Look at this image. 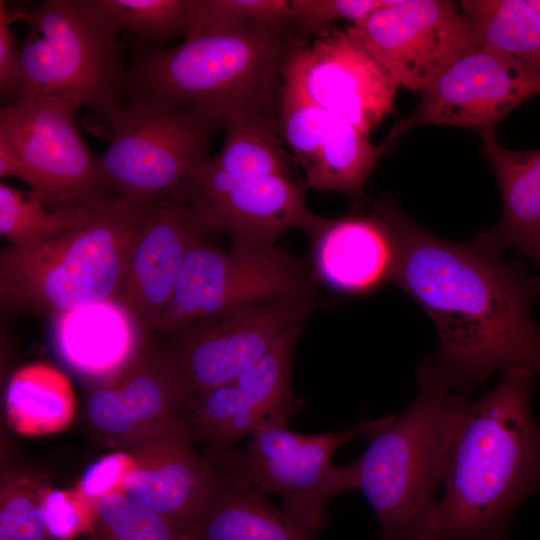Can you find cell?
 <instances>
[{
	"mask_svg": "<svg viewBox=\"0 0 540 540\" xmlns=\"http://www.w3.org/2000/svg\"><path fill=\"white\" fill-rule=\"evenodd\" d=\"M400 239L394 283L433 321L435 364L463 392L493 374L526 369L540 376V332L531 309L540 279L503 259L479 235L471 242L438 238L397 206Z\"/></svg>",
	"mask_w": 540,
	"mask_h": 540,
	"instance_id": "cell-1",
	"label": "cell"
},
{
	"mask_svg": "<svg viewBox=\"0 0 540 540\" xmlns=\"http://www.w3.org/2000/svg\"><path fill=\"white\" fill-rule=\"evenodd\" d=\"M533 377L510 369L483 396H462L428 540H507L514 513L540 492Z\"/></svg>",
	"mask_w": 540,
	"mask_h": 540,
	"instance_id": "cell-2",
	"label": "cell"
},
{
	"mask_svg": "<svg viewBox=\"0 0 540 540\" xmlns=\"http://www.w3.org/2000/svg\"><path fill=\"white\" fill-rule=\"evenodd\" d=\"M297 40L291 27L244 24L194 33L170 48L136 43L122 98L159 101L223 122L275 115L281 69Z\"/></svg>",
	"mask_w": 540,
	"mask_h": 540,
	"instance_id": "cell-3",
	"label": "cell"
},
{
	"mask_svg": "<svg viewBox=\"0 0 540 540\" xmlns=\"http://www.w3.org/2000/svg\"><path fill=\"white\" fill-rule=\"evenodd\" d=\"M168 198L87 202L78 222L58 235L29 247L3 248L1 310L54 317L116 299L141 238Z\"/></svg>",
	"mask_w": 540,
	"mask_h": 540,
	"instance_id": "cell-4",
	"label": "cell"
},
{
	"mask_svg": "<svg viewBox=\"0 0 540 540\" xmlns=\"http://www.w3.org/2000/svg\"><path fill=\"white\" fill-rule=\"evenodd\" d=\"M416 378L412 404L368 434L369 445L358 457V489L378 519V540L428 539L465 394L431 357L418 367Z\"/></svg>",
	"mask_w": 540,
	"mask_h": 540,
	"instance_id": "cell-5",
	"label": "cell"
},
{
	"mask_svg": "<svg viewBox=\"0 0 540 540\" xmlns=\"http://www.w3.org/2000/svg\"><path fill=\"white\" fill-rule=\"evenodd\" d=\"M28 20L11 103L46 96L88 108L91 121L108 139L111 123L123 109L126 66L117 37L76 0L44 1Z\"/></svg>",
	"mask_w": 540,
	"mask_h": 540,
	"instance_id": "cell-6",
	"label": "cell"
},
{
	"mask_svg": "<svg viewBox=\"0 0 540 540\" xmlns=\"http://www.w3.org/2000/svg\"><path fill=\"white\" fill-rule=\"evenodd\" d=\"M295 410L262 421L242 450H205L203 455L233 479L264 493L278 494L281 510L306 530L318 533L327 522L328 501L358 489V458L336 467V451L358 436L378 430L395 415L364 421L340 431L304 435L288 429Z\"/></svg>",
	"mask_w": 540,
	"mask_h": 540,
	"instance_id": "cell-7",
	"label": "cell"
},
{
	"mask_svg": "<svg viewBox=\"0 0 540 540\" xmlns=\"http://www.w3.org/2000/svg\"><path fill=\"white\" fill-rule=\"evenodd\" d=\"M223 123L159 101H130L111 123L108 148L97 156L103 177L124 199H167L211 158L210 142Z\"/></svg>",
	"mask_w": 540,
	"mask_h": 540,
	"instance_id": "cell-8",
	"label": "cell"
},
{
	"mask_svg": "<svg viewBox=\"0 0 540 540\" xmlns=\"http://www.w3.org/2000/svg\"><path fill=\"white\" fill-rule=\"evenodd\" d=\"M312 291L300 262L277 245L222 250L204 238L187 254L169 300L147 333L171 334L244 305L310 299Z\"/></svg>",
	"mask_w": 540,
	"mask_h": 540,
	"instance_id": "cell-9",
	"label": "cell"
},
{
	"mask_svg": "<svg viewBox=\"0 0 540 540\" xmlns=\"http://www.w3.org/2000/svg\"><path fill=\"white\" fill-rule=\"evenodd\" d=\"M74 103L32 97L1 108L0 143L19 160L21 181L50 206H74L117 197L83 141Z\"/></svg>",
	"mask_w": 540,
	"mask_h": 540,
	"instance_id": "cell-10",
	"label": "cell"
},
{
	"mask_svg": "<svg viewBox=\"0 0 540 540\" xmlns=\"http://www.w3.org/2000/svg\"><path fill=\"white\" fill-rule=\"evenodd\" d=\"M281 81L368 134L394 112L400 87L348 28L298 39L282 66Z\"/></svg>",
	"mask_w": 540,
	"mask_h": 540,
	"instance_id": "cell-11",
	"label": "cell"
},
{
	"mask_svg": "<svg viewBox=\"0 0 540 540\" xmlns=\"http://www.w3.org/2000/svg\"><path fill=\"white\" fill-rule=\"evenodd\" d=\"M190 404L166 344L156 345L144 334L134 357L111 379L92 389L86 417L100 438L127 452L188 431Z\"/></svg>",
	"mask_w": 540,
	"mask_h": 540,
	"instance_id": "cell-12",
	"label": "cell"
},
{
	"mask_svg": "<svg viewBox=\"0 0 540 540\" xmlns=\"http://www.w3.org/2000/svg\"><path fill=\"white\" fill-rule=\"evenodd\" d=\"M310 299L244 305L169 334L166 346L191 400L234 381L288 332L303 325Z\"/></svg>",
	"mask_w": 540,
	"mask_h": 540,
	"instance_id": "cell-13",
	"label": "cell"
},
{
	"mask_svg": "<svg viewBox=\"0 0 540 540\" xmlns=\"http://www.w3.org/2000/svg\"><path fill=\"white\" fill-rule=\"evenodd\" d=\"M421 93L413 112L389 130V148L409 130L427 125L464 127L480 135L518 105L540 94V74L488 47L474 44Z\"/></svg>",
	"mask_w": 540,
	"mask_h": 540,
	"instance_id": "cell-14",
	"label": "cell"
},
{
	"mask_svg": "<svg viewBox=\"0 0 540 540\" xmlns=\"http://www.w3.org/2000/svg\"><path fill=\"white\" fill-rule=\"evenodd\" d=\"M306 187L294 175L233 177L211 158L181 186L214 233H226L233 246L275 245L287 230L297 228L311 239L328 218L311 212Z\"/></svg>",
	"mask_w": 540,
	"mask_h": 540,
	"instance_id": "cell-15",
	"label": "cell"
},
{
	"mask_svg": "<svg viewBox=\"0 0 540 540\" xmlns=\"http://www.w3.org/2000/svg\"><path fill=\"white\" fill-rule=\"evenodd\" d=\"M400 87L422 92L475 43L459 4L392 0L348 28Z\"/></svg>",
	"mask_w": 540,
	"mask_h": 540,
	"instance_id": "cell-16",
	"label": "cell"
},
{
	"mask_svg": "<svg viewBox=\"0 0 540 540\" xmlns=\"http://www.w3.org/2000/svg\"><path fill=\"white\" fill-rule=\"evenodd\" d=\"M395 208L385 197L369 213L327 219L311 239L316 277L331 290L350 295L394 283L400 257Z\"/></svg>",
	"mask_w": 540,
	"mask_h": 540,
	"instance_id": "cell-17",
	"label": "cell"
},
{
	"mask_svg": "<svg viewBox=\"0 0 540 540\" xmlns=\"http://www.w3.org/2000/svg\"><path fill=\"white\" fill-rule=\"evenodd\" d=\"M211 234L181 189L168 198L141 238L116 297L143 334L169 300L189 251Z\"/></svg>",
	"mask_w": 540,
	"mask_h": 540,
	"instance_id": "cell-18",
	"label": "cell"
},
{
	"mask_svg": "<svg viewBox=\"0 0 540 540\" xmlns=\"http://www.w3.org/2000/svg\"><path fill=\"white\" fill-rule=\"evenodd\" d=\"M188 431L127 451L131 465L120 491L148 509L192 529L206 501L213 467L193 448Z\"/></svg>",
	"mask_w": 540,
	"mask_h": 540,
	"instance_id": "cell-19",
	"label": "cell"
},
{
	"mask_svg": "<svg viewBox=\"0 0 540 540\" xmlns=\"http://www.w3.org/2000/svg\"><path fill=\"white\" fill-rule=\"evenodd\" d=\"M144 334L116 299L54 316L53 338L61 359L77 374L101 384L137 353Z\"/></svg>",
	"mask_w": 540,
	"mask_h": 540,
	"instance_id": "cell-20",
	"label": "cell"
},
{
	"mask_svg": "<svg viewBox=\"0 0 540 540\" xmlns=\"http://www.w3.org/2000/svg\"><path fill=\"white\" fill-rule=\"evenodd\" d=\"M481 137L483 155L499 184L502 216L479 236L502 251H517L540 267V149H506L495 131Z\"/></svg>",
	"mask_w": 540,
	"mask_h": 540,
	"instance_id": "cell-21",
	"label": "cell"
},
{
	"mask_svg": "<svg viewBox=\"0 0 540 540\" xmlns=\"http://www.w3.org/2000/svg\"><path fill=\"white\" fill-rule=\"evenodd\" d=\"M211 465L212 483L191 540H318L277 509L266 493Z\"/></svg>",
	"mask_w": 540,
	"mask_h": 540,
	"instance_id": "cell-22",
	"label": "cell"
},
{
	"mask_svg": "<svg viewBox=\"0 0 540 540\" xmlns=\"http://www.w3.org/2000/svg\"><path fill=\"white\" fill-rule=\"evenodd\" d=\"M4 404L9 424L23 435L62 431L72 421L76 409L67 377L43 363L22 367L13 374Z\"/></svg>",
	"mask_w": 540,
	"mask_h": 540,
	"instance_id": "cell-23",
	"label": "cell"
},
{
	"mask_svg": "<svg viewBox=\"0 0 540 540\" xmlns=\"http://www.w3.org/2000/svg\"><path fill=\"white\" fill-rule=\"evenodd\" d=\"M300 330L301 327L292 329L232 381L239 396L232 432L235 443L250 436L266 418L284 410L297 411L300 408V401L290 390L291 363Z\"/></svg>",
	"mask_w": 540,
	"mask_h": 540,
	"instance_id": "cell-24",
	"label": "cell"
},
{
	"mask_svg": "<svg viewBox=\"0 0 540 540\" xmlns=\"http://www.w3.org/2000/svg\"><path fill=\"white\" fill-rule=\"evenodd\" d=\"M459 7L474 43L540 74V16L528 0H463Z\"/></svg>",
	"mask_w": 540,
	"mask_h": 540,
	"instance_id": "cell-25",
	"label": "cell"
},
{
	"mask_svg": "<svg viewBox=\"0 0 540 540\" xmlns=\"http://www.w3.org/2000/svg\"><path fill=\"white\" fill-rule=\"evenodd\" d=\"M369 135L336 118L317 154L303 168L305 187L361 198L371 172L389 150L384 143L373 144Z\"/></svg>",
	"mask_w": 540,
	"mask_h": 540,
	"instance_id": "cell-26",
	"label": "cell"
},
{
	"mask_svg": "<svg viewBox=\"0 0 540 540\" xmlns=\"http://www.w3.org/2000/svg\"><path fill=\"white\" fill-rule=\"evenodd\" d=\"M78 6L107 32H127L145 46L164 47L186 39L194 29L196 0H76Z\"/></svg>",
	"mask_w": 540,
	"mask_h": 540,
	"instance_id": "cell-27",
	"label": "cell"
},
{
	"mask_svg": "<svg viewBox=\"0 0 540 540\" xmlns=\"http://www.w3.org/2000/svg\"><path fill=\"white\" fill-rule=\"evenodd\" d=\"M225 138L212 163L233 177L293 175L292 159L278 129L277 115H234L224 120Z\"/></svg>",
	"mask_w": 540,
	"mask_h": 540,
	"instance_id": "cell-28",
	"label": "cell"
},
{
	"mask_svg": "<svg viewBox=\"0 0 540 540\" xmlns=\"http://www.w3.org/2000/svg\"><path fill=\"white\" fill-rule=\"evenodd\" d=\"M84 204L50 206L40 191H21L1 182L0 233L17 248L39 244L76 224Z\"/></svg>",
	"mask_w": 540,
	"mask_h": 540,
	"instance_id": "cell-29",
	"label": "cell"
},
{
	"mask_svg": "<svg viewBox=\"0 0 540 540\" xmlns=\"http://www.w3.org/2000/svg\"><path fill=\"white\" fill-rule=\"evenodd\" d=\"M91 529L99 540H191V529L136 502L124 492L94 501Z\"/></svg>",
	"mask_w": 540,
	"mask_h": 540,
	"instance_id": "cell-30",
	"label": "cell"
},
{
	"mask_svg": "<svg viewBox=\"0 0 540 540\" xmlns=\"http://www.w3.org/2000/svg\"><path fill=\"white\" fill-rule=\"evenodd\" d=\"M336 118L289 85L281 83L278 129L284 144L302 168L315 157Z\"/></svg>",
	"mask_w": 540,
	"mask_h": 540,
	"instance_id": "cell-31",
	"label": "cell"
},
{
	"mask_svg": "<svg viewBox=\"0 0 540 540\" xmlns=\"http://www.w3.org/2000/svg\"><path fill=\"white\" fill-rule=\"evenodd\" d=\"M46 488L23 476H10L1 487L0 540H54L43 509Z\"/></svg>",
	"mask_w": 540,
	"mask_h": 540,
	"instance_id": "cell-32",
	"label": "cell"
},
{
	"mask_svg": "<svg viewBox=\"0 0 540 540\" xmlns=\"http://www.w3.org/2000/svg\"><path fill=\"white\" fill-rule=\"evenodd\" d=\"M244 24L290 27V0H196L190 35Z\"/></svg>",
	"mask_w": 540,
	"mask_h": 540,
	"instance_id": "cell-33",
	"label": "cell"
},
{
	"mask_svg": "<svg viewBox=\"0 0 540 540\" xmlns=\"http://www.w3.org/2000/svg\"><path fill=\"white\" fill-rule=\"evenodd\" d=\"M392 0H290V23L300 39H310L337 20L356 25Z\"/></svg>",
	"mask_w": 540,
	"mask_h": 540,
	"instance_id": "cell-34",
	"label": "cell"
},
{
	"mask_svg": "<svg viewBox=\"0 0 540 540\" xmlns=\"http://www.w3.org/2000/svg\"><path fill=\"white\" fill-rule=\"evenodd\" d=\"M43 509L50 535L55 540H68L92 527L94 502L78 489L59 491L46 488Z\"/></svg>",
	"mask_w": 540,
	"mask_h": 540,
	"instance_id": "cell-35",
	"label": "cell"
},
{
	"mask_svg": "<svg viewBox=\"0 0 540 540\" xmlns=\"http://www.w3.org/2000/svg\"><path fill=\"white\" fill-rule=\"evenodd\" d=\"M130 465L131 455L128 452L105 456L88 468L78 490L93 502L107 493L120 490Z\"/></svg>",
	"mask_w": 540,
	"mask_h": 540,
	"instance_id": "cell-36",
	"label": "cell"
},
{
	"mask_svg": "<svg viewBox=\"0 0 540 540\" xmlns=\"http://www.w3.org/2000/svg\"><path fill=\"white\" fill-rule=\"evenodd\" d=\"M15 13L8 10L5 1H0V95L4 106L11 103L19 65L20 50L16 48L11 23Z\"/></svg>",
	"mask_w": 540,
	"mask_h": 540,
	"instance_id": "cell-37",
	"label": "cell"
},
{
	"mask_svg": "<svg viewBox=\"0 0 540 540\" xmlns=\"http://www.w3.org/2000/svg\"><path fill=\"white\" fill-rule=\"evenodd\" d=\"M528 3L540 16V0H528Z\"/></svg>",
	"mask_w": 540,
	"mask_h": 540,
	"instance_id": "cell-38",
	"label": "cell"
},
{
	"mask_svg": "<svg viewBox=\"0 0 540 540\" xmlns=\"http://www.w3.org/2000/svg\"><path fill=\"white\" fill-rule=\"evenodd\" d=\"M55 540V539H54Z\"/></svg>",
	"mask_w": 540,
	"mask_h": 540,
	"instance_id": "cell-39",
	"label": "cell"
}]
</instances>
